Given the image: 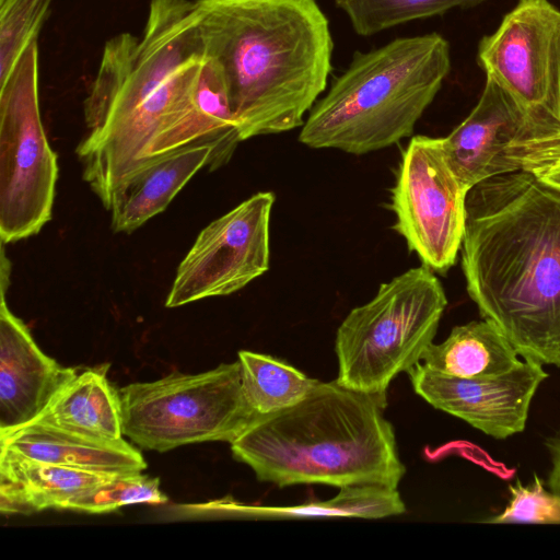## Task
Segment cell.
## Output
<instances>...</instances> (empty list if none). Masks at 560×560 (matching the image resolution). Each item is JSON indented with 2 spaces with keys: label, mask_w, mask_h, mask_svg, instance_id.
<instances>
[{
  "label": "cell",
  "mask_w": 560,
  "mask_h": 560,
  "mask_svg": "<svg viewBox=\"0 0 560 560\" xmlns=\"http://www.w3.org/2000/svg\"><path fill=\"white\" fill-rule=\"evenodd\" d=\"M207 59L197 0H150L141 37L125 32L105 43L77 148L83 179L105 209L155 156L195 143L229 152L241 142L197 95Z\"/></svg>",
  "instance_id": "cell-1"
},
{
  "label": "cell",
  "mask_w": 560,
  "mask_h": 560,
  "mask_svg": "<svg viewBox=\"0 0 560 560\" xmlns=\"http://www.w3.org/2000/svg\"><path fill=\"white\" fill-rule=\"evenodd\" d=\"M467 292L518 355L560 369V190L517 170L466 196Z\"/></svg>",
  "instance_id": "cell-2"
},
{
  "label": "cell",
  "mask_w": 560,
  "mask_h": 560,
  "mask_svg": "<svg viewBox=\"0 0 560 560\" xmlns=\"http://www.w3.org/2000/svg\"><path fill=\"white\" fill-rule=\"evenodd\" d=\"M242 141L295 129L325 91L334 42L316 0H197Z\"/></svg>",
  "instance_id": "cell-3"
},
{
  "label": "cell",
  "mask_w": 560,
  "mask_h": 560,
  "mask_svg": "<svg viewBox=\"0 0 560 560\" xmlns=\"http://www.w3.org/2000/svg\"><path fill=\"white\" fill-rule=\"evenodd\" d=\"M386 395L317 380L298 404L260 416L235 441V459L279 487L381 485L397 488L406 472Z\"/></svg>",
  "instance_id": "cell-4"
},
{
  "label": "cell",
  "mask_w": 560,
  "mask_h": 560,
  "mask_svg": "<svg viewBox=\"0 0 560 560\" xmlns=\"http://www.w3.org/2000/svg\"><path fill=\"white\" fill-rule=\"evenodd\" d=\"M450 70V45L438 33L357 51L311 108L299 140L351 154L390 147L413 132Z\"/></svg>",
  "instance_id": "cell-5"
},
{
  "label": "cell",
  "mask_w": 560,
  "mask_h": 560,
  "mask_svg": "<svg viewBox=\"0 0 560 560\" xmlns=\"http://www.w3.org/2000/svg\"><path fill=\"white\" fill-rule=\"evenodd\" d=\"M446 305L440 280L423 265L382 283L375 296L351 310L337 329L336 382L386 395L399 373L420 362Z\"/></svg>",
  "instance_id": "cell-6"
},
{
  "label": "cell",
  "mask_w": 560,
  "mask_h": 560,
  "mask_svg": "<svg viewBox=\"0 0 560 560\" xmlns=\"http://www.w3.org/2000/svg\"><path fill=\"white\" fill-rule=\"evenodd\" d=\"M118 390L124 436L160 453L208 441L231 444L260 417L245 399L238 360Z\"/></svg>",
  "instance_id": "cell-7"
},
{
  "label": "cell",
  "mask_w": 560,
  "mask_h": 560,
  "mask_svg": "<svg viewBox=\"0 0 560 560\" xmlns=\"http://www.w3.org/2000/svg\"><path fill=\"white\" fill-rule=\"evenodd\" d=\"M38 75L35 42L0 83V237L4 244L37 234L52 214L58 163L40 118Z\"/></svg>",
  "instance_id": "cell-8"
},
{
  "label": "cell",
  "mask_w": 560,
  "mask_h": 560,
  "mask_svg": "<svg viewBox=\"0 0 560 560\" xmlns=\"http://www.w3.org/2000/svg\"><path fill=\"white\" fill-rule=\"evenodd\" d=\"M477 60L486 77L504 88L525 110L536 128L534 138L560 132L557 7L549 0H518L497 31L482 37Z\"/></svg>",
  "instance_id": "cell-9"
},
{
  "label": "cell",
  "mask_w": 560,
  "mask_h": 560,
  "mask_svg": "<svg viewBox=\"0 0 560 560\" xmlns=\"http://www.w3.org/2000/svg\"><path fill=\"white\" fill-rule=\"evenodd\" d=\"M467 192L447 162L442 138L410 139L392 189L393 229L432 271L445 273L456 261Z\"/></svg>",
  "instance_id": "cell-10"
},
{
  "label": "cell",
  "mask_w": 560,
  "mask_h": 560,
  "mask_svg": "<svg viewBox=\"0 0 560 560\" xmlns=\"http://www.w3.org/2000/svg\"><path fill=\"white\" fill-rule=\"evenodd\" d=\"M275 199L257 192L202 229L177 267L165 306L229 295L265 273Z\"/></svg>",
  "instance_id": "cell-11"
},
{
  "label": "cell",
  "mask_w": 560,
  "mask_h": 560,
  "mask_svg": "<svg viewBox=\"0 0 560 560\" xmlns=\"http://www.w3.org/2000/svg\"><path fill=\"white\" fill-rule=\"evenodd\" d=\"M407 373L428 404L499 440L524 431L532 399L548 377L542 364L529 360L493 377L448 376L420 362Z\"/></svg>",
  "instance_id": "cell-12"
},
{
  "label": "cell",
  "mask_w": 560,
  "mask_h": 560,
  "mask_svg": "<svg viewBox=\"0 0 560 560\" xmlns=\"http://www.w3.org/2000/svg\"><path fill=\"white\" fill-rule=\"evenodd\" d=\"M535 136L536 128L517 101L487 77L477 105L442 138V147L453 172L469 190L487 178L521 170L510 159L509 149Z\"/></svg>",
  "instance_id": "cell-13"
},
{
  "label": "cell",
  "mask_w": 560,
  "mask_h": 560,
  "mask_svg": "<svg viewBox=\"0 0 560 560\" xmlns=\"http://www.w3.org/2000/svg\"><path fill=\"white\" fill-rule=\"evenodd\" d=\"M77 373L40 350L1 291L0 434L34 421Z\"/></svg>",
  "instance_id": "cell-14"
},
{
  "label": "cell",
  "mask_w": 560,
  "mask_h": 560,
  "mask_svg": "<svg viewBox=\"0 0 560 560\" xmlns=\"http://www.w3.org/2000/svg\"><path fill=\"white\" fill-rule=\"evenodd\" d=\"M222 166L218 149L195 143L149 160L130 175L113 196L109 211L115 233H131L166 209L202 167Z\"/></svg>",
  "instance_id": "cell-15"
},
{
  "label": "cell",
  "mask_w": 560,
  "mask_h": 560,
  "mask_svg": "<svg viewBox=\"0 0 560 560\" xmlns=\"http://www.w3.org/2000/svg\"><path fill=\"white\" fill-rule=\"evenodd\" d=\"M0 446L32 459L106 475L147 468L140 451L125 439L98 440L36 421L0 434Z\"/></svg>",
  "instance_id": "cell-16"
},
{
  "label": "cell",
  "mask_w": 560,
  "mask_h": 560,
  "mask_svg": "<svg viewBox=\"0 0 560 560\" xmlns=\"http://www.w3.org/2000/svg\"><path fill=\"white\" fill-rule=\"evenodd\" d=\"M112 476L32 459L0 446V510L2 514L66 510L77 495Z\"/></svg>",
  "instance_id": "cell-17"
},
{
  "label": "cell",
  "mask_w": 560,
  "mask_h": 560,
  "mask_svg": "<svg viewBox=\"0 0 560 560\" xmlns=\"http://www.w3.org/2000/svg\"><path fill=\"white\" fill-rule=\"evenodd\" d=\"M107 370L106 364L78 371L34 421L98 440L124 439L119 390Z\"/></svg>",
  "instance_id": "cell-18"
},
{
  "label": "cell",
  "mask_w": 560,
  "mask_h": 560,
  "mask_svg": "<svg viewBox=\"0 0 560 560\" xmlns=\"http://www.w3.org/2000/svg\"><path fill=\"white\" fill-rule=\"evenodd\" d=\"M518 353L489 320L455 326L439 345L431 343L421 360L428 368L454 377H493L515 368Z\"/></svg>",
  "instance_id": "cell-19"
},
{
  "label": "cell",
  "mask_w": 560,
  "mask_h": 560,
  "mask_svg": "<svg viewBox=\"0 0 560 560\" xmlns=\"http://www.w3.org/2000/svg\"><path fill=\"white\" fill-rule=\"evenodd\" d=\"M238 362L245 399L259 416L298 404L317 382L285 361L268 354L241 350Z\"/></svg>",
  "instance_id": "cell-20"
},
{
  "label": "cell",
  "mask_w": 560,
  "mask_h": 560,
  "mask_svg": "<svg viewBox=\"0 0 560 560\" xmlns=\"http://www.w3.org/2000/svg\"><path fill=\"white\" fill-rule=\"evenodd\" d=\"M339 489L337 495L325 501L306 502L293 506H265L247 510L249 515L273 518H383L406 512V505L397 488L381 485H352Z\"/></svg>",
  "instance_id": "cell-21"
},
{
  "label": "cell",
  "mask_w": 560,
  "mask_h": 560,
  "mask_svg": "<svg viewBox=\"0 0 560 560\" xmlns=\"http://www.w3.org/2000/svg\"><path fill=\"white\" fill-rule=\"evenodd\" d=\"M486 0H336L352 28L371 36L395 26L442 15L456 8L468 9Z\"/></svg>",
  "instance_id": "cell-22"
},
{
  "label": "cell",
  "mask_w": 560,
  "mask_h": 560,
  "mask_svg": "<svg viewBox=\"0 0 560 560\" xmlns=\"http://www.w3.org/2000/svg\"><path fill=\"white\" fill-rule=\"evenodd\" d=\"M54 0H0V83L35 42Z\"/></svg>",
  "instance_id": "cell-23"
},
{
  "label": "cell",
  "mask_w": 560,
  "mask_h": 560,
  "mask_svg": "<svg viewBox=\"0 0 560 560\" xmlns=\"http://www.w3.org/2000/svg\"><path fill=\"white\" fill-rule=\"evenodd\" d=\"M159 478L130 472L115 475L72 499L66 510L106 513L136 503H164Z\"/></svg>",
  "instance_id": "cell-24"
},
{
  "label": "cell",
  "mask_w": 560,
  "mask_h": 560,
  "mask_svg": "<svg viewBox=\"0 0 560 560\" xmlns=\"http://www.w3.org/2000/svg\"><path fill=\"white\" fill-rule=\"evenodd\" d=\"M509 488V504L501 514L487 520L488 523L560 524V499L546 490L536 475L527 486L517 480Z\"/></svg>",
  "instance_id": "cell-25"
},
{
  "label": "cell",
  "mask_w": 560,
  "mask_h": 560,
  "mask_svg": "<svg viewBox=\"0 0 560 560\" xmlns=\"http://www.w3.org/2000/svg\"><path fill=\"white\" fill-rule=\"evenodd\" d=\"M510 159L520 168H530L560 162V132L513 143Z\"/></svg>",
  "instance_id": "cell-26"
},
{
  "label": "cell",
  "mask_w": 560,
  "mask_h": 560,
  "mask_svg": "<svg viewBox=\"0 0 560 560\" xmlns=\"http://www.w3.org/2000/svg\"><path fill=\"white\" fill-rule=\"evenodd\" d=\"M546 447L551 458L548 487L560 499V432L546 441Z\"/></svg>",
  "instance_id": "cell-27"
},
{
  "label": "cell",
  "mask_w": 560,
  "mask_h": 560,
  "mask_svg": "<svg viewBox=\"0 0 560 560\" xmlns=\"http://www.w3.org/2000/svg\"><path fill=\"white\" fill-rule=\"evenodd\" d=\"M526 171L534 173L541 182L560 190V162L526 168Z\"/></svg>",
  "instance_id": "cell-28"
}]
</instances>
